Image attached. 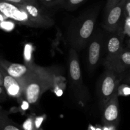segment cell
Returning a JSON list of instances; mask_svg holds the SVG:
<instances>
[{"label":"cell","mask_w":130,"mask_h":130,"mask_svg":"<svg viewBox=\"0 0 130 130\" xmlns=\"http://www.w3.org/2000/svg\"><path fill=\"white\" fill-rule=\"evenodd\" d=\"M104 64L106 69L120 75L130 68V50L123 48L115 58Z\"/></svg>","instance_id":"12"},{"label":"cell","mask_w":130,"mask_h":130,"mask_svg":"<svg viewBox=\"0 0 130 130\" xmlns=\"http://www.w3.org/2000/svg\"><path fill=\"white\" fill-rule=\"evenodd\" d=\"M69 79L71 89L76 98L81 101H86L89 97L88 92L83 82L82 73L77 50L71 48L69 54Z\"/></svg>","instance_id":"3"},{"label":"cell","mask_w":130,"mask_h":130,"mask_svg":"<svg viewBox=\"0 0 130 130\" xmlns=\"http://www.w3.org/2000/svg\"><path fill=\"white\" fill-rule=\"evenodd\" d=\"M64 0H39V2L41 5L47 7L55 6V5L62 4Z\"/></svg>","instance_id":"16"},{"label":"cell","mask_w":130,"mask_h":130,"mask_svg":"<svg viewBox=\"0 0 130 130\" xmlns=\"http://www.w3.org/2000/svg\"><path fill=\"white\" fill-rule=\"evenodd\" d=\"M9 75L23 83L25 86L27 80L36 71L39 66L33 64H19L1 59V64Z\"/></svg>","instance_id":"9"},{"label":"cell","mask_w":130,"mask_h":130,"mask_svg":"<svg viewBox=\"0 0 130 130\" xmlns=\"http://www.w3.org/2000/svg\"><path fill=\"white\" fill-rule=\"evenodd\" d=\"M124 15L125 17H130V0H126L124 6Z\"/></svg>","instance_id":"19"},{"label":"cell","mask_w":130,"mask_h":130,"mask_svg":"<svg viewBox=\"0 0 130 130\" xmlns=\"http://www.w3.org/2000/svg\"><path fill=\"white\" fill-rule=\"evenodd\" d=\"M105 38L102 33H94L88 44L86 63L88 69L90 72L95 70L101 61L104 55L103 52H104Z\"/></svg>","instance_id":"6"},{"label":"cell","mask_w":130,"mask_h":130,"mask_svg":"<svg viewBox=\"0 0 130 130\" xmlns=\"http://www.w3.org/2000/svg\"><path fill=\"white\" fill-rule=\"evenodd\" d=\"M118 75L109 69H106V71L102 75L98 90L101 109L115 94H118V83L120 81L118 80Z\"/></svg>","instance_id":"5"},{"label":"cell","mask_w":130,"mask_h":130,"mask_svg":"<svg viewBox=\"0 0 130 130\" xmlns=\"http://www.w3.org/2000/svg\"><path fill=\"white\" fill-rule=\"evenodd\" d=\"M102 119L105 126L116 127L119 121V105L116 94L102 108Z\"/></svg>","instance_id":"11"},{"label":"cell","mask_w":130,"mask_h":130,"mask_svg":"<svg viewBox=\"0 0 130 130\" xmlns=\"http://www.w3.org/2000/svg\"><path fill=\"white\" fill-rule=\"evenodd\" d=\"M35 119L33 117H30L23 124L22 128L24 130H38L36 126Z\"/></svg>","instance_id":"15"},{"label":"cell","mask_w":130,"mask_h":130,"mask_svg":"<svg viewBox=\"0 0 130 130\" xmlns=\"http://www.w3.org/2000/svg\"><path fill=\"white\" fill-rule=\"evenodd\" d=\"M121 0H107L105 7V14L109 11L112 8L114 7L115 5L119 3Z\"/></svg>","instance_id":"18"},{"label":"cell","mask_w":130,"mask_h":130,"mask_svg":"<svg viewBox=\"0 0 130 130\" xmlns=\"http://www.w3.org/2000/svg\"><path fill=\"white\" fill-rule=\"evenodd\" d=\"M1 1H6V2L11 3L14 4H19V5H24V4H38L40 3L39 0H1Z\"/></svg>","instance_id":"17"},{"label":"cell","mask_w":130,"mask_h":130,"mask_svg":"<svg viewBox=\"0 0 130 130\" xmlns=\"http://www.w3.org/2000/svg\"><path fill=\"white\" fill-rule=\"evenodd\" d=\"M0 130H24L8 117L7 113L1 110L0 114Z\"/></svg>","instance_id":"13"},{"label":"cell","mask_w":130,"mask_h":130,"mask_svg":"<svg viewBox=\"0 0 130 130\" xmlns=\"http://www.w3.org/2000/svg\"><path fill=\"white\" fill-rule=\"evenodd\" d=\"M125 3L126 0H121L105 14L102 26L107 32L113 33L124 28Z\"/></svg>","instance_id":"7"},{"label":"cell","mask_w":130,"mask_h":130,"mask_svg":"<svg viewBox=\"0 0 130 130\" xmlns=\"http://www.w3.org/2000/svg\"><path fill=\"white\" fill-rule=\"evenodd\" d=\"M57 71L54 68L39 66L27 80L23 98L29 104L36 103L45 92L55 86L58 77Z\"/></svg>","instance_id":"1"},{"label":"cell","mask_w":130,"mask_h":130,"mask_svg":"<svg viewBox=\"0 0 130 130\" xmlns=\"http://www.w3.org/2000/svg\"><path fill=\"white\" fill-rule=\"evenodd\" d=\"M0 86L4 87L9 96L15 98H23L24 85L22 82L7 73L0 66Z\"/></svg>","instance_id":"10"},{"label":"cell","mask_w":130,"mask_h":130,"mask_svg":"<svg viewBox=\"0 0 130 130\" xmlns=\"http://www.w3.org/2000/svg\"><path fill=\"white\" fill-rule=\"evenodd\" d=\"M121 80L123 82H124V83H126V84H130V73H128V75H125L124 76V78L123 79H121Z\"/></svg>","instance_id":"20"},{"label":"cell","mask_w":130,"mask_h":130,"mask_svg":"<svg viewBox=\"0 0 130 130\" xmlns=\"http://www.w3.org/2000/svg\"><path fill=\"white\" fill-rule=\"evenodd\" d=\"M105 38L104 64L115 58L123 50V42L125 36L124 28L118 31L110 33Z\"/></svg>","instance_id":"8"},{"label":"cell","mask_w":130,"mask_h":130,"mask_svg":"<svg viewBox=\"0 0 130 130\" xmlns=\"http://www.w3.org/2000/svg\"><path fill=\"white\" fill-rule=\"evenodd\" d=\"M0 11L2 16L9 18L19 24L30 28H39V25L21 5L1 1Z\"/></svg>","instance_id":"4"},{"label":"cell","mask_w":130,"mask_h":130,"mask_svg":"<svg viewBox=\"0 0 130 130\" xmlns=\"http://www.w3.org/2000/svg\"><path fill=\"white\" fill-rule=\"evenodd\" d=\"M98 10L88 11L77 18L69 31L68 39L72 48L79 50L85 48L94 34Z\"/></svg>","instance_id":"2"},{"label":"cell","mask_w":130,"mask_h":130,"mask_svg":"<svg viewBox=\"0 0 130 130\" xmlns=\"http://www.w3.org/2000/svg\"><path fill=\"white\" fill-rule=\"evenodd\" d=\"M126 43H127V45H128V48H130V37L126 40Z\"/></svg>","instance_id":"21"},{"label":"cell","mask_w":130,"mask_h":130,"mask_svg":"<svg viewBox=\"0 0 130 130\" xmlns=\"http://www.w3.org/2000/svg\"><path fill=\"white\" fill-rule=\"evenodd\" d=\"M86 0H64L62 3L63 8L67 10H73L77 8Z\"/></svg>","instance_id":"14"}]
</instances>
